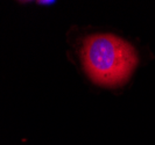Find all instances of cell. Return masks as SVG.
<instances>
[{
	"label": "cell",
	"instance_id": "1",
	"mask_svg": "<svg viewBox=\"0 0 155 145\" xmlns=\"http://www.w3.org/2000/svg\"><path fill=\"white\" fill-rule=\"evenodd\" d=\"M81 59L93 83L116 87L125 84L138 65L135 49L112 34H94L83 41Z\"/></svg>",
	"mask_w": 155,
	"mask_h": 145
}]
</instances>
